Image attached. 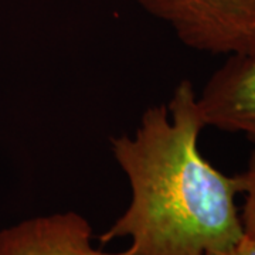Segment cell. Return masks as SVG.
Segmentation results:
<instances>
[{
    "label": "cell",
    "mask_w": 255,
    "mask_h": 255,
    "mask_svg": "<svg viewBox=\"0 0 255 255\" xmlns=\"http://www.w3.org/2000/svg\"><path fill=\"white\" fill-rule=\"evenodd\" d=\"M197 105L206 127L243 133L255 146V53L230 55L197 94Z\"/></svg>",
    "instance_id": "3957f363"
},
{
    "label": "cell",
    "mask_w": 255,
    "mask_h": 255,
    "mask_svg": "<svg viewBox=\"0 0 255 255\" xmlns=\"http://www.w3.org/2000/svg\"><path fill=\"white\" fill-rule=\"evenodd\" d=\"M204 128L197 94L183 80L167 104L142 114L132 135L111 137L132 199L101 244L129 237L130 247L119 255H217L244 237L236 204L243 173L227 176L201 155Z\"/></svg>",
    "instance_id": "6da1fadb"
},
{
    "label": "cell",
    "mask_w": 255,
    "mask_h": 255,
    "mask_svg": "<svg viewBox=\"0 0 255 255\" xmlns=\"http://www.w3.org/2000/svg\"><path fill=\"white\" fill-rule=\"evenodd\" d=\"M191 50L209 54L255 53V0H136Z\"/></svg>",
    "instance_id": "7a4b0ae2"
},
{
    "label": "cell",
    "mask_w": 255,
    "mask_h": 255,
    "mask_svg": "<svg viewBox=\"0 0 255 255\" xmlns=\"http://www.w3.org/2000/svg\"><path fill=\"white\" fill-rule=\"evenodd\" d=\"M244 179V194H246V203L244 209L241 211V221L244 227L246 236H255V149L250 157L248 167L243 173Z\"/></svg>",
    "instance_id": "277c9868"
},
{
    "label": "cell",
    "mask_w": 255,
    "mask_h": 255,
    "mask_svg": "<svg viewBox=\"0 0 255 255\" xmlns=\"http://www.w3.org/2000/svg\"><path fill=\"white\" fill-rule=\"evenodd\" d=\"M217 255H255V236H246L238 241L233 248H230L228 251L223 254Z\"/></svg>",
    "instance_id": "5b68a950"
}]
</instances>
